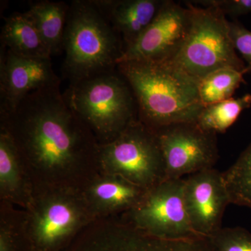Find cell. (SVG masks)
<instances>
[{
  "label": "cell",
  "mask_w": 251,
  "mask_h": 251,
  "mask_svg": "<svg viewBox=\"0 0 251 251\" xmlns=\"http://www.w3.org/2000/svg\"><path fill=\"white\" fill-rule=\"evenodd\" d=\"M0 126L14 140L34 195L82 191L100 173V145L67 103L60 84L31 92L14 111H0Z\"/></svg>",
  "instance_id": "cell-1"
},
{
  "label": "cell",
  "mask_w": 251,
  "mask_h": 251,
  "mask_svg": "<svg viewBox=\"0 0 251 251\" xmlns=\"http://www.w3.org/2000/svg\"><path fill=\"white\" fill-rule=\"evenodd\" d=\"M117 68L134 95L138 119L153 131L197 121L204 107L198 82L171 61H129Z\"/></svg>",
  "instance_id": "cell-2"
},
{
  "label": "cell",
  "mask_w": 251,
  "mask_h": 251,
  "mask_svg": "<svg viewBox=\"0 0 251 251\" xmlns=\"http://www.w3.org/2000/svg\"><path fill=\"white\" fill-rule=\"evenodd\" d=\"M63 50L64 69L72 83L115 69L124 48L93 1H74L68 12Z\"/></svg>",
  "instance_id": "cell-3"
},
{
  "label": "cell",
  "mask_w": 251,
  "mask_h": 251,
  "mask_svg": "<svg viewBox=\"0 0 251 251\" xmlns=\"http://www.w3.org/2000/svg\"><path fill=\"white\" fill-rule=\"evenodd\" d=\"M114 70L72 82L63 92L99 145L115 140L138 118L136 100L129 85L118 71Z\"/></svg>",
  "instance_id": "cell-4"
},
{
  "label": "cell",
  "mask_w": 251,
  "mask_h": 251,
  "mask_svg": "<svg viewBox=\"0 0 251 251\" xmlns=\"http://www.w3.org/2000/svg\"><path fill=\"white\" fill-rule=\"evenodd\" d=\"M186 4L189 10V29L181 49L170 61L198 82L226 68L245 75V62L234 49L226 15L211 6Z\"/></svg>",
  "instance_id": "cell-5"
},
{
  "label": "cell",
  "mask_w": 251,
  "mask_h": 251,
  "mask_svg": "<svg viewBox=\"0 0 251 251\" xmlns=\"http://www.w3.org/2000/svg\"><path fill=\"white\" fill-rule=\"evenodd\" d=\"M27 211L34 251H64L97 220L82 191L76 190L34 193Z\"/></svg>",
  "instance_id": "cell-6"
},
{
  "label": "cell",
  "mask_w": 251,
  "mask_h": 251,
  "mask_svg": "<svg viewBox=\"0 0 251 251\" xmlns=\"http://www.w3.org/2000/svg\"><path fill=\"white\" fill-rule=\"evenodd\" d=\"M99 164L100 173L118 175L147 190L166 179L156 133L138 118L115 140L100 145Z\"/></svg>",
  "instance_id": "cell-7"
},
{
  "label": "cell",
  "mask_w": 251,
  "mask_h": 251,
  "mask_svg": "<svg viewBox=\"0 0 251 251\" xmlns=\"http://www.w3.org/2000/svg\"><path fill=\"white\" fill-rule=\"evenodd\" d=\"M184 179L163 180L150 188L138 205L122 216L136 228L156 237H201L193 230L184 200Z\"/></svg>",
  "instance_id": "cell-8"
},
{
  "label": "cell",
  "mask_w": 251,
  "mask_h": 251,
  "mask_svg": "<svg viewBox=\"0 0 251 251\" xmlns=\"http://www.w3.org/2000/svg\"><path fill=\"white\" fill-rule=\"evenodd\" d=\"M161 148L166 179L184 176L214 168L219 158L216 133L196 122L166 126L155 130Z\"/></svg>",
  "instance_id": "cell-9"
},
{
  "label": "cell",
  "mask_w": 251,
  "mask_h": 251,
  "mask_svg": "<svg viewBox=\"0 0 251 251\" xmlns=\"http://www.w3.org/2000/svg\"><path fill=\"white\" fill-rule=\"evenodd\" d=\"M189 26L188 8L166 0L139 39L124 50L117 65L129 61L171 60L184 44Z\"/></svg>",
  "instance_id": "cell-10"
},
{
  "label": "cell",
  "mask_w": 251,
  "mask_h": 251,
  "mask_svg": "<svg viewBox=\"0 0 251 251\" xmlns=\"http://www.w3.org/2000/svg\"><path fill=\"white\" fill-rule=\"evenodd\" d=\"M184 181L185 208L191 227L198 235L211 237L222 228L225 211L231 204L223 173L209 168L186 176Z\"/></svg>",
  "instance_id": "cell-11"
},
{
  "label": "cell",
  "mask_w": 251,
  "mask_h": 251,
  "mask_svg": "<svg viewBox=\"0 0 251 251\" xmlns=\"http://www.w3.org/2000/svg\"><path fill=\"white\" fill-rule=\"evenodd\" d=\"M51 57L19 55L1 46L0 59V111H14L34 91L59 85Z\"/></svg>",
  "instance_id": "cell-12"
},
{
  "label": "cell",
  "mask_w": 251,
  "mask_h": 251,
  "mask_svg": "<svg viewBox=\"0 0 251 251\" xmlns=\"http://www.w3.org/2000/svg\"><path fill=\"white\" fill-rule=\"evenodd\" d=\"M147 191L118 175L100 173L82 193L97 220L123 215L140 204Z\"/></svg>",
  "instance_id": "cell-13"
},
{
  "label": "cell",
  "mask_w": 251,
  "mask_h": 251,
  "mask_svg": "<svg viewBox=\"0 0 251 251\" xmlns=\"http://www.w3.org/2000/svg\"><path fill=\"white\" fill-rule=\"evenodd\" d=\"M163 0H96L114 30L121 36L125 47L133 44L152 23ZM124 51V50H123Z\"/></svg>",
  "instance_id": "cell-14"
},
{
  "label": "cell",
  "mask_w": 251,
  "mask_h": 251,
  "mask_svg": "<svg viewBox=\"0 0 251 251\" xmlns=\"http://www.w3.org/2000/svg\"><path fill=\"white\" fill-rule=\"evenodd\" d=\"M34 187L8 130L0 126V201L28 210Z\"/></svg>",
  "instance_id": "cell-15"
},
{
  "label": "cell",
  "mask_w": 251,
  "mask_h": 251,
  "mask_svg": "<svg viewBox=\"0 0 251 251\" xmlns=\"http://www.w3.org/2000/svg\"><path fill=\"white\" fill-rule=\"evenodd\" d=\"M1 45L11 52L29 57H52L27 13H14L5 19Z\"/></svg>",
  "instance_id": "cell-16"
},
{
  "label": "cell",
  "mask_w": 251,
  "mask_h": 251,
  "mask_svg": "<svg viewBox=\"0 0 251 251\" xmlns=\"http://www.w3.org/2000/svg\"><path fill=\"white\" fill-rule=\"evenodd\" d=\"M69 6L62 1L32 3L26 11L45 43L51 56L61 53Z\"/></svg>",
  "instance_id": "cell-17"
},
{
  "label": "cell",
  "mask_w": 251,
  "mask_h": 251,
  "mask_svg": "<svg viewBox=\"0 0 251 251\" xmlns=\"http://www.w3.org/2000/svg\"><path fill=\"white\" fill-rule=\"evenodd\" d=\"M0 251H34L27 211L0 201Z\"/></svg>",
  "instance_id": "cell-18"
},
{
  "label": "cell",
  "mask_w": 251,
  "mask_h": 251,
  "mask_svg": "<svg viewBox=\"0 0 251 251\" xmlns=\"http://www.w3.org/2000/svg\"><path fill=\"white\" fill-rule=\"evenodd\" d=\"M251 107V94L232 98L203 107L196 123L211 133H224L234 125L241 113Z\"/></svg>",
  "instance_id": "cell-19"
},
{
  "label": "cell",
  "mask_w": 251,
  "mask_h": 251,
  "mask_svg": "<svg viewBox=\"0 0 251 251\" xmlns=\"http://www.w3.org/2000/svg\"><path fill=\"white\" fill-rule=\"evenodd\" d=\"M244 74L226 68L211 73L198 82L200 98L204 106L232 98V95L244 82Z\"/></svg>",
  "instance_id": "cell-20"
},
{
  "label": "cell",
  "mask_w": 251,
  "mask_h": 251,
  "mask_svg": "<svg viewBox=\"0 0 251 251\" xmlns=\"http://www.w3.org/2000/svg\"><path fill=\"white\" fill-rule=\"evenodd\" d=\"M223 176L231 204L251 209V143Z\"/></svg>",
  "instance_id": "cell-21"
},
{
  "label": "cell",
  "mask_w": 251,
  "mask_h": 251,
  "mask_svg": "<svg viewBox=\"0 0 251 251\" xmlns=\"http://www.w3.org/2000/svg\"><path fill=\"white\" fill-rule=\"evenodd\" d=\"M209 239L214 251H251V233L243 227H222Z\"/></svg>",
  "instance_id": "cell-22"
},
{
  "label": "cell",
  "mask_w": 251,
  "mask_h": 251,
  "mask_svg": "<svg viewBox=\"0 0 251 251\" xmlns=\"http://www.w3.org/2000/svg\"><path fill=\"white\" fill-rule=\"evenodd\" d=\"M229 27L234 49L245 62V74H249L251 72V31L237 21L229 22Z\"/></svg>",
  "instance_id": "cell-23"
},
{
  "label": "cell",
  "mask_w": 251,
  "mask_h": 251,
  "mask_svg": "<svg viewBox=\"0 0 251 251\" xmlns=\"http://www.w3.org/2000/svg\"><path fill=\"white\" fill-rule=\"evenodd\" d=\"M203 6H211L233 17L251 13V0H205L196 1Z\"/></svg>",
  "instance_id": "cell-24"
}]
</instances>
